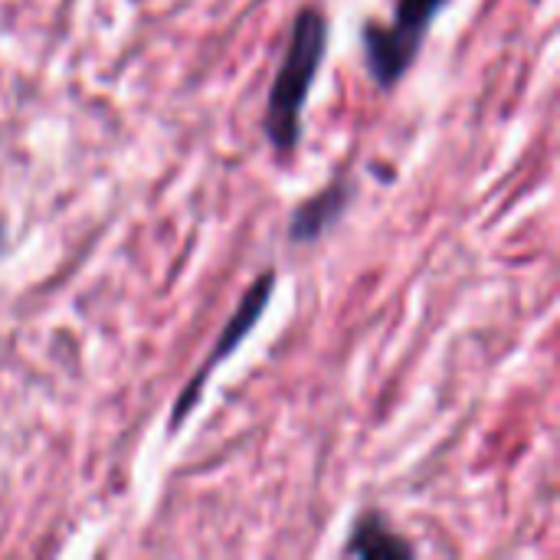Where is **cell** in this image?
<instances>
[{
	"mask_svg": "<svg viewBox=\"0 0 560 560\" xmlns=\"http://www.w3.org/2000/svg\"><path fill=\"white\" fill-rule=\"evenodd\" d=\"M450 0H397L390 23L368 20L361 26V49L368 75L377 89L390 92L413 66L423 39Z\"/></svg>",
	"mask_w": 560,
	"mask_h": 560,
	"instance_id": "7a4b0ae2",
	"label": "cell"
},
{
	"mask_svg": "<svg viewBox=\"0 0 560 560\" xmlns=\"http://www.w3.org/2000/svg\"><path fill=\"white\" fill-rule=\"evenodd\" d=\"M272 292H276V272L266 269V272L243 292V299H240L236 312L230 315V322L223 325V331H220L213 351L207 354V361L200 364V371H197V374L187 381V387L180 390V397H177V404H174V410H171V430H177V427L187 420V413L200 404L203 387H207V381H210V371H213L217 364H223V361L246 341V335L256 328V322L262 318V312H266L269 302H272Z\"/></svg>",
	"mask_w": 560,
	"mask_h": 560,
	"instance_id": "3957f363",
	"label": "cell"
},
{
	"mask_svg": "<svg viewBox=\"0 0 560 560\" xmlns=\"http://www.w3.org/2000/svg\"><path fill=\"white\" fill-rule=\"evenodd\" d=\"M7 253V226H3V220H0V256Z\"/></svg>",
	"mask_w": 560,
	"mask_h": 560,
	"instance_id": "8992f818",
	"label": "cell"
},
{
	"mask_svg": "<svg viewBox=\"0 0 560 560\" xmlns=\"http://www.w3.org/2000/svg\"><path fill=\"white\" fill-rule=\"evenodd\" d=\"M345 555H354V558H413L417 555V548L407 541V538H400L390 525H387V518L381 515V512H364L358 522H354V528H351V538H348V545H345Z\"/></svg>",
	"mask_w": 560,
	"mask_h": 560,
	"instance_id": "5b68a950",
	"label": "cell"
},
{
	"mask_svg": "<svg viewBox=\"0 0 560 560\" xmlns=\"http://www.w3.org/2000/svg\"><path fill=\"white\" fill-rule=\"evenodd\" d=\"M354 200V184L348 177H335L328 187H322L318 194H312L308 200H302L292 217H289V243L292 246H312L318 243L325 233H331L338 226V220L345 217V210Z\"/></svg>",
	"mask_w": 560,
	"mask_h": 560,
	"instance_id": "277c9868",
	"label": "cell"
},
{
	"mask_svg": "<svg viewBox=\"0 0 560 560\" xmlns=\"http://www.w3.org/2000/svg\"><path fill=\"white\" fill-rule=\"evenodd\" d=\"M328 49V20L318 7H302L289 26V46L269 85L262 131L276 154H292L302 144L305 105Z\"/></svg>",
	"mask_w": 560,
	"mask_h": 560,
	"instance_id": "6da1fadb",
	"label": "cell"
},
{
	"mask_svg": "<svg viewBox=\"0 0 560 560\" xmlns=\"http://www.w3.org/2000/svg\"><path fill=\"white\" fill-rule=\"evenodd\" d=\"M532 3H541V0H532Z\"/></svg>",
	"mask_w": 560,
	"mask_h": 560,
	"instance_id": "52a82bcc",
	"label": "cell"
}]
</instances>
